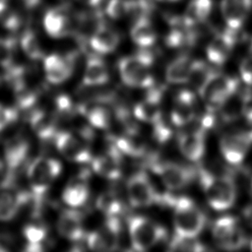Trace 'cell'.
<instances>
[{
  "label": "cell",
  "mask_w": 252,
  "mask_h": 252,
  "mask_svg": "<svg viewBox=\"0 0 252 252\" xmlns=\"http://www.w3.org/2000/svg\"><path fill=\"white\" fill-rule=\"evenodd\" d=\"M76 107L77 112L86 117L92 126L98 129H107L110 126L111 115L102 102L97 100L85 101L76 105Z\"/></svg>",
  "instance_id": "25"
},
{
  "label": "cell",
  "mask_w": 252,
  "mask_h": 252,
  "mask_svg": "<svg viewBox=\"0 0 252 252\" xmlns=\"http://www.w3.org/2000/svg\"><path fill=\"white\" fill-rule=\"evenodd\" d=\"M196 115L195 96L187 90L181 91L174 101L170 112L171 122L178 127L189 124Z\"/></svg>",
  "instance_id": "21"
},
{
  "label": "cell",
  "mask_w": 252,
  "mask_h": 252,
  "mask_svg": "<svg viewBox=\"0 0 252 252\" xmlns=\"http://www.w3.org/2000/svg\"><path fill=\"white\" fill-rule=\"evenodd\" d=\"M242 217L246 223L252 228V204L245 207L242 211Z\"/></svg>",
  "instance_id": "47"
},
{
  "label": "cell",
  "mask_w": 252,
  "mask_h": 252,
  "mask_svg": "<svg viewBox=\"0 0 252 252\" xmlns=\"http://www.w3.org/2000/svg\"><path fill=\"white\" fill-rule=\"evenodd\" d=\"M252 9V0H221L220 11L227 29L239 31Z\"/></svg>",
  "instance_id": "18"
},
{
  "label": "cell",
  "mask_w": 252,
  "mask_h": 252,
  "mask_svg": "<svg viewBox=\"0 0 252 252\" xmlns=\"http://www.w3.org/2000/svg\"><path fill=\"white\" fill-rule=\"evenodd\" d=\"M76 53L60 55L52 53L44 57L43 68L45 78L54 85L66 82L73 74L76 62Z\"/></svg>",
  "instance_id": "14"
},
{
  "label": "cell",
  "mask_w": 252,
  "mask_h": 252,
  "mask_svg": "<svg viewBox=\"0 0 252 252\" xmlns=\"http://www.w3.org/2000/svg\"><path fill=\"white\" fill-rule=\"evenodd\" d=\"M22 2H23L26 6L32 7V6L36 5V4L39 2V0H22Z\"/></svg>",
  "instance_id": "50"
},
{
  "label": "cell",
  "mask_w": 252,
  "mask_h": 252,
  "mask_svg": "<svg viewBox=\"0 0 252 252\" xmlns=\"http://www.w3.org/2000/svg\"><path fill=\"white\" fill-rule=\"evenodd\" d=\"M152 168L163 185L170 190L182 189L192 180V172L189 168L172 161H156L152 163Z\"/></svg>",
  "instance_id": "11"
},
{
  "label": "cell",
  "mask_w": 252,
  "mask_h": 252,
  "mask_svg": "<svg viewBox=\"0 0 252 252\" xmlns=\"http://www.w3.org/2000/svg\"><path fill=\"white\" fill-rule=\"evenodd\" d=\"M248 93H233L220 107V116L225 122H231L244 115L245 101Z\"/></svg>",
  "instance_id": "33"
},
{
  "label": "cell",
  "mask_w": 252,
  "mask_h": 252,
  "mask_svg": "<svg viewBox=\"0 0 252 252\" xmlns=\"http://www.w3.org/2000/svg\"><path fill=\"white\" fill-rule=\"evenodd\" d=\"M129 3L128 0H108L105 13L111 19L118 20L128 15Z\"/></svg>",
  "instance_id": "40"
},
{
  "label": "cell",
  "mask_w": 252,
  "mask_h": 252,
  "mask_svg": "<svg viewBox=\"0 0 252 252\" xmlns=\"http://www.w3.org/2000/svg\"><path fill=\"white\" fill-rule=\"evenodd\" d=\"M109 73L105 62L97 55H90L87 59L82 84L84 87L101 86L108 82Z\"/></svg>",
  "instance_id": "27"
},
{
  "label": "cell",
  "mask_w": 252,
  "mask_h": 252,
  "mask_svg": "<svg viewBox=\"0 0 252 252\" xmlns=\"http://www.w3.org/2000/svg\"><path fill=\"white\" fill-rule=\"evenodd\" d=\"M199 178L209 205L217 211L231 208L236 199L234 182L227 176H220L200 169Z\"/></svg>",
  "instance_id": "2"
},
{
  "label": "cell",
  "mask_w": 252,
  "mask_h": 252,
  "mask_svg": "<svg viewBox=\"0 0 252 252\" xmlns=\"http://www.w3.org/2000/svg\"><path fill=\"white\" fill-rule=\"evenodd\" d=\"M238 80L216 72L198 93L209 111L219 110L221 104L238 90Z\"/></svg>",
  "instance_id": "6"
},
{
  "label": "cell",
  "mask_w": 252,
  "mask_h": 252,
  "mask_svg": "<svg viewBox=\"0 0 252 252\" xmlns=\"http://www.w3.org/2000/svg\"><path fill=\"white\" fill-rule=\"evenodd\" d=\"M128 15H132L135 20L139 18L149 17V15L152 13L153 6L150 0H128Z\"/></svg>",
  "instance_id": "41"
},
{
  "label": "cell",
  "mask_w": 252,
  "mask_h": 252,
  "mask_svg": "<svg viewBox=\"0 0 252 252\" xmlns=\"http://www.w3.org/2000/svg\"><path fill=\"white\" fill-rule=\"evenodd\" d=\"M43 25L46 32L55 38L68 36L74 30L72 19L64 10L59 9H53L47 12L43 20Z\"/></svg>",
  "instance_id": "24"
},
{
  "label": "cell",
  "mask_w": 252,
  "mask_h": 252,
  "mask_svg": "<svg viewBox=\"0 0 252 252\" xmlns=\"http://www.w3.org/2000/svg\"><path fill=\"white\" fill-rule=\"evenodd\" d=\"M251 249H252V242H251Z\"/></svg>",
  "instance_id": "55"
},
{
  "label": "cell",
  "mask_w": 252,
  "mask_h": 252,
  "mask_svg": "<svg viewBox=\"0 0 252 252\" xmlns=\"http://www.w3.org/2000/svg\"><path fill=\"white\" fill-rule=\"evenodd\" d=\"M239 73L242 81L248 86H252V58H244L239 66Z\"/></svg>",
  "instance_id": "46"
},
{
  "label": "cell",
  "mask_w": 252,
  "mask_h": 252,
  "mask_svg": "<svg viewBox=\"0 0 252 252\" xmlns=\"http://www.w3.org/2000/svg\"><path fill=\"white\" fill-rule=\"evenodd\" d=\"M30 151L29 142L22 136H14L4 144V160L8 172L16 173L24 164Z\"/></svg>",
  "instance_id": "19"
},
{
  "label": "cell",
  "mask_w": 252,
  "mask_h": 252,
  "mask_svg": "<svg viewBox=\"0 0 252 252\" xmlns=\"http://www.w3.org/2000/svg\"><path fill=\"white\" fill-rule=\"evenodd\" d=\"M96 208L106 217L118 216L122 212L123 205L120 199L112 192L101 193L96 200Z\"/></svg>",
  "instance_id": "35"
},
{
  "label": "cell",
  "mask_w": 252,
  "mask_h": 252,
  "mask_svg": "<svg viewBox=\"0 0 252 252\" xmlns=\"http://www.w3.org/2000/svg\"><path fill=\"white\" fill-rule=\"evenodd\" d=\"M89 170H85L81 175L73 178L65 187L62 193L63 202L72 208L83 206L89 199L90 190L87 183Z\"/></svg>",
  "instance_id": "22"
},
{
  "label": "cell",
  "mask_w": 252,
  "mask_h": 252,
  "mask_svg": "<svg viewBox=\"0 0 252 252\" xmlns=\"http://www.w3.org/2000/svg\"><path fill=\"white\" fill-rule=\"evenodd\" d=\"M161 95L162 92L160 89L155 88L154 85L150 87V92L146 97L138 102L133 109L136 119L151 124L158 121L162 117L160 108Z\"/></svg>",
  "instance_id": "17"
},
{
  "label": "cell",
  "mask_w": 252,
  "mask_h": 252,
  "mask_svg": "<svg viewBox=\"0 0 252 252\" xmlns=\"http://www.w3.org/2000/svg\"><path fill=\"white\" fill-rule=\"evenodd\" d=\"M212 9V0H190L182 17L189 27L199 26L206 22Z\"/></svg>",
  "instance_id": "31"
},
{
  "label": "cell",
  "mask_w": 252,
  "mask_h": 252,
  "mask_svg": "<svg viewBox=\"0 0 252 252\" xmlns=\"http://www.w3.org/2000/svg\"><path fill=\"white\" fill-rule=\"evenodd\" d=\"M32 129L41 141L54 140L57 134V117L41 109H32L29 115Z\"/></svg>",
  "instance_id": "23"
},
{
  "label": "cell",
  "mask_w": 252,
  "mask_h": 252,
  "mask_svg": "<svg viewBox=\"0 0 252 252\" xmlns=\"http://www.w3.org/2000/svg\"><path fill=\"white\" fill-rule=\"evenodd\" d=\"M55 105L57 113L62 116H71L73 113L77 112V107L74 106L72 99L65 94H59L56 97Z\"/></svg>",
  "instance_id": "43"
},
{
  "label": "cell",
  "mask_w": 252,
  "mask_h": 252,
  "mask_svg": "<svg viewBox=\"0 0 252 252\" xmlns=\"http://www.w3.org/2000/svg\"><path fill=\"white\" fill-rule=\"evenodd\" d=\"M249 55L252 58V40H251V43H250V46H249Z\"/></svg>",
  "instance_id": "52"
},
{
  "label": "cell",
  "mask_w": 252,
  "mask_h": 252,
  "mask_svg": "<svg viewBox=\"0 0 252 252\" xmlns=\"http://www.w3.org/2000/svg\"><path fill=\"white\" fill-rule=\"evenodd\" d=\"M193 61L190 56L182 54L174 58L165 69V79L170 84L187 83Z\"/></svg>",
  "instance_id": "30"
},
{
  "label": "cell",
  "mask_w": 252,
  "mask_h": 252,
  "mask_svg": "<svg viewBox=\"0 0 252 252\" xmlns=\"http://www.w3.org/2000/svg\"><path fill=\"white\" fill-rule=\"evenodd\" d=\"M30 192L19 190L15 183V174L8 172L0 184V220H11L23 208Z\"/></svg>",
  "instance_id": "8"
},
{
  "label": "cell",
  "mask_w": 252,
  "mask_h": 252,
  "mask_svg": "<svg viewBox=\"0 0 252 252\" xmlns=\"http://www.w3.org/2000/svg\"><path fill=\"white\" fill-rule=\"evenodd\" d=\"M89 6H92V7H94V6H97L101 0H79Z\"/></svg>",
  "instance_id": "49"
},
{
  "label": "cell",
  "mask_w": 252,
  "mask_h": 252,
  "mask_svg": "<svg viewBox=\"0 0 252 252\" xmlns=\"http://www.w3.org/2000/svg\"><path fill=\"white\" fill-rule=\"evenodd\" d=\"M56 227L62 237L71 241H79L85 236L83 216L77 210L66 209L62 211L58 217Z\"/></svg>",
  "instance_id": "20"
},
{
  "label": "cell",
  "mask_w": 252,
  "mask_h": 252,
  "mask_svg": "<svg viewBox=\"0 0 252 252\" xmlns=\"http://www.w3.org/2000/svg\"><path fill=\"white\" fill-rule=\"evenodd\" d=\"M1 167H2V162L0 161V168H1Z\"/></svg>",
  "instance_id": "54"
},
{
  "label": "cell",
  "mask_w": 252,
  "mask_h": 252,
  "mask_svg": "<svg viewBox=\"0 0 252 252\" xmlns=\"http://www.w3.org/2000/svg\"><path fill=\"white\" fill-rule=\"evenodd\" d=\"M15 42L9 38H0V65L5 69L13 65Z\"/></svg>",
  "instance_id": "42"
},
{
  "label": "cell",
  "mask_w": 252,
  "mask_h": 252,
  "mask_svg": "<svg viewBox=\"0 0 252 252\" xmlns=\"http://www.w3.org/2000/svg\"><path fill=\"white\" fill-rule=\"evenodd\" d=\"M21 47L25 54L32 60H39L44 57L43 50L36 34L31 31L23 34L21 38Z\"/></svg>",
  "instance_id": "36"
},
{
  "label": "cell",
  "mask_w": 252,
  "mask_h": 252,
  "mask_svg": "<svg viewBox=\"0 0 252 252\" xmlns=\"http://www.w3.org/2000/svg\"><path fill=\"white\" fill-rule=\"evenodd\" d=\"M130 35L133 42L141 48H148L157 41V32L149 17L136 19L131 28Z\"/></svg>",
  "instance_id": "29"
},
{
  "label": "cell",
  "mask_w": 252,
  "mask_h": 252,
  "mask_svg": "<svg viewBox=\"0 0 252 252\" xmlns=\"http://www.w3.org/2000/svg\"><path fill=\"white\" fill-rule=\"evenodd\" d=\"M158 1H160V2H175V1H178V0H158Z\"/></svg>",
  "instance_id": "53"
},
{
  "label": "cell",
  "mask_w": 252,
  "mask_h": 252,
  "mask_svg": "<svg viewBox=\"0 0 252 252\" xmlns=\"http://www.w3.org/2000/svg\"><path fill=\"white\" fill-rule=\"evenodd\" d=\"M25 250L29 251V252H39V251L42 250V246H41V243H31V242H28V245L25 248Z\"/></svg>",
  "instance_id": "48"
},
{
  "label": "cell",
  "mask_w": 252,
  "mask_h": 252,
  "mask_svg": "<svg viewBox=\"0 0 252 252\" xmlns=\"http://www.w3.org/2000/svg\"><path fill=\"white\" fill-rule=\"evenodd\" d=\"M128 229L134 250L146 251L164 238L165 229L153 220L143 216H132L128 220Z\"/></svg>",
  "instance_id": "5"
},
{
  "label": "cell",
  "mask_w": 252,
  "mask_h": 252,
  "mask_svg": "<svg viewBox=\"0 0 252 252\" xmlns=\"http://www.w3.org/2000/svg\"><path fill=\"white\" fill-rule=\"evenodd\" d=\"M168 249L171 251H203L206 247L196 237L183 236L175 233L169 242Z\"/></svg>",
  "instance_id": "37"
},
{
  "label": "cell",
  "mask_w": 252,
  "mask_h": 252,
  "mask_svg": "<svg viewBox=\"0 0 252 252\" xmlns=\"http://www.w3.org/2000/svg\"><path fill=\"white\" fill-rule=\"evenodd\" d=\"M252 144V132L224 135L220 141V150L228 163L237 165L246 157Z\"/></svg>",
  "instance_id": "13"
},
{
  "label": "cell",
  "mask_w": 252,
  "mask_h": 252,
  "mask_svg": "<svg viewBox=\"0 0 252 252\" xmlns=\"http://www.w3.org/2000/svg\"><path fill=\"white\" fill-rule=\"evenodd\" d=\"M91 162L92 169L101 177L109 180H117L121 177V153L112 143L106 154L93 158Z\"/></svg>",
  "instance_id": "16"
},
{
  "label": "cell",
  "mask_w": 252,
  "mask_h": 252,
  "mask_svg": "<svg viewBox=\"0 0 252 252\" xmlns=\"http://www.w3.org/2000/svg\"><path fill=\"white\" fill-rule=\"evenodd\" d=\"M212 233L218 244L226 250H237L245 246L246 234L236 218L223 216L218 219L212 228Z\"/></svg>",
  "instance_id": "7"
},
{
  "label": "cell",
  "mask_w": 252,
  "mask_h": 252,
  "mask_svg": "<svg viewBox=\"0 0 252 252\" xmlns=\"http://www.w3.org/2000/svg\"><path fill=\"white\" fill-rule=\"evenodd\" d=\"M120 42L119 33L102 24L90 37L92 48L99 54H107L114 51Z\"/></svg>",
  "instance_id": "28"
},
{
  "label": "cell",
  "mask_w": 252,
  "mask_h": 252,
  "mask_svg": "<svg viewBox=\"0 0 252 252\" xmlns=\"http://www.w3.org/2000/svg\"><path fill=\"white\" fill-rule=\"evenodd\" d=\"M54 142L56 149L68 160L78 163H88L93 159L90 149L68 131H58Z\"/></svg>",
  "instance_id": "12"
},
{
  "label": "cell",
  "mask_w": 252,
  "mask_h": 252,
  "mask_svg": "<svg viewBox=\"0 0 252 252\" xmlns=\"http://www.w3.org/2000/svg\"><path fill=\"white\" fill-rule=\"evenodd\" d=\"M7 242L4 240L3 237H1L0 235V252H4V251H7Z\"/></svg>",
  "instance_id": "51"
},
{
  "label": "cell",
  "mask_w": 252,
  "mask_h": 252,
  "mask_svg": "<svg viewBox=\"0 0 252 252\" xmlns=\"http://www.w3.org/2000/svg\"><path fill=\"white\" fill-rule=\"evenodd\" d=\"M237 32L226 29V31L217 33L211 39L206 49L210 62L215 65H221L228 59L237 40Z\"/></svg>",
  "instance_id": "15"
},
{
  "label": "cell",
  "mask_w": 252,
  "mask_h": 252,
  "mask_svg": "<svg viewBox=\"0 0 252 252\" xmlns=\"http://www.w3.org/2000/svg\"><path fill=\"white\" fill-rule=\"evenodd\" d=\"M180 153L191 161H198L205 153L204 131L200 128L197 131L183 133L178 138Z\"/></svg>",
  "instance_id": "26"
},
{
  "label": "cell",
  "mask_w": 252,
  "mask_h": 252,
  "mask_svg": "<svg viewBox=\"0 0 252 252\" xmlns=\"http://www.w3.org/2000/svg\"><path fill=\"white\" fill-rule=\"evenodd\" d=\"M173 225L175 233L197 237L206 225V216L188 197L173 198Z\"/></svg>",
  "instance_id": "3"
},
{
  "label": "cell",
  "mask_w": 252,
  "mask_h": 252,
  "mask_svg": "<svg viewBox=\"0 0 252 252\" xmlns=\"http://www.w3.org/2000/svg\"><path fill=\"white\" fill-rule=\"evenodd\" d=\"M0 24L8 30H15L19 25L17 14L5 0H0Z\"/></svg>",
  "instance_id": "38"
},
{
  "label": "cell",
  "mask_w": 252,
  "mask_h": 252,
  "mask_svg": "<svg viewBox=\"0 0 252 252\" xmlns=\"http://www.w3.org/2000/svg\"><path fill=\"white\" fill-rule=\"evenodd\" d=\"M154 136L158 143L166 142L171 136V130L169 126L163 121L162 117L154 123Z\"/></svg>",
  "instance_id": "45"
},
{
  "label": "cell",
  "mask_w": 252,
  "mask_h": 252,
  "mask_svg": "<svg viewBox=\"0 0 252 252\" xmlns=\"http://www.w3.org/2000/svg\"><path fill=\"white\" fill-rule=\"evenodd\" d=\"M153 62V54L144 48L135 55L122 57L118 61V71L122 82L131 88L152 87L154 85L151 71Z\"/></svg>",
  "instance_id": "1"
},
{
  "label": "cell",
  "mask_w": 252,
  "mask_h": 252,
  "mask_svg": "<svg viewBox=\"0 0 252 252\" xmlns=\"http://www.w3.org/2000/svg\"><path fill=\"white\" fill-rule=\"evenodd\" d=\"M127 195L133 207L143 208L152 206L159 200L150 178L145 172H136L127 182Z\"/></svg>",
  "instance_id": "9"
},
{
  "label": "cell",
  "mask_w": 252,
  "mask_h": 252,
  "mask_svg": "<svg viewBox=\"0 0 252 252\" xmlns=\"http://www.w3.org/2000/svg\"><path fill=\"white\" fill-rule=\"evenodd\" d=\"M102 228L87 234L88 247L94 251H111L116 249L121 233V222L118 216L106 217Z\"/></svg>",
  "instance_id": "10"
},
{
  "label": "cell",
  "mask_w": 252,
  "mask_h": 252,
  "mask_svg": "<svg viewBox=\"0 0 252 252\" xmlns=\"http://www.w3.org/2000/svg\"><path fill=\"white\" fill-rule=\"evenodd\" d=\"M62 171L61 162L53 158L38 157L28 166L27 176L31 192L39 198H44L52 182Z\"/></svg>",
  "instance_id": "4"
},
{
  "label": "cell",
  "mask_w": 252,
  "mask_h": 252,
  "mask_svg": "<svg viewBox=\"0 0 252 252\" xmlns=\"http://www.w3.org/2000/svg\"><path fill=\"white\" fill-rule=\"evenodd\" d=\"M215 73L216 71L206 62L202 60H194L187 83H189L199 93Z\"/></svg>",
  "instance_id": "34"
},
{
  "label": "cell",
  "mask_w": 252,
  "mask_h": 252,
  "mask_svg": "<svg viewBox=\"0 0 252 252\" xmlns=\"http://www.w3.org/2000/svg\"><path fill=\"white\" fill-rule=\"evenodd\" d=\"M23 234L28 242L41 243L47 235V229L43 225L30 223L24 226Z\"/></svg>",
  "instance_id": "39"
},
{
  "label": "cell",
  "mask_w": 252,
  "mask_h": 252,
  "mask_svg": "<svg viewBox=\"0 0 252 252\" xmlns=\"http://www.w3.org/2000/svg\"><path fill=\"white\" fill-rule=\"evenodd\" d=\"M111 142L121 154H125L133 158L141 157L146 150L144 140L136 131L127 132L123 136L115 137Z\"/></svg>",
  "instance_id": "32"
},
{
  "label": "cell",
  "mask_w": 252,
  "mask_h": 252,
  "mask_svg": "<svg viewBox=\"0 0 252 252\" xmlns=\"http://www.w3.org/2000/svg\"><path fill=\"white\" fill-rule=\"evenodd\" d=\"M18 119V109L0 104V132Z\"/></svg>",
  "instance_id": "44"
}]
</instances>
